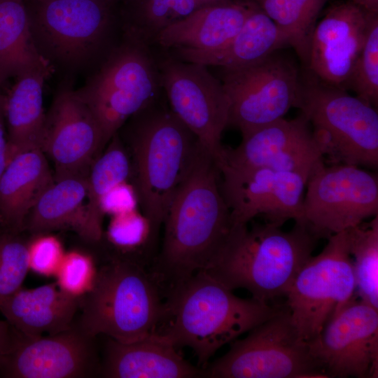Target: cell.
<instances>
[{
    "mask_svg": "<svg viewBox=\"0 0 378 378\" xmlns=\"http://www.w3.org/2000/svg\"><path fill=\"white\" fill-rule=\"evenodd\" d=\"M220 171L200 144L167 211L161 250L150 272L166 295L215 257L232 226Z\"/></svg>",
    "mask_w": 378,
    "mask_h": 378,
    "instance_id": "obj_1",
    "label": "cell"
},
{
    "mask_svg": "<svg viewBox=\"0 0 378 378\" xmlns=\"http://www.w3.org/2000/svg\"><path fill=\"white\" fill-rule=\"evenodd\" d=\"M281 307L241 298L200 271L166 295L155 333L176 348L188 347L204 369L214 354L276 314Z\"/></svg>",
    "mask_w": 378,
    "mask_h": 378,
    "instance_id": "obj_2",
    "label": "cell"
},
{
    "mask_svg": "<svg viewBox=\"0 0 378 378\" xmlns=\"http://www.w3.org/2000/svg\"><path fill=\"white\" fill-rule=\"evenodd\" d=\"M317 239L295 223L283 231L270 223L232 225L220 248L203 270L229 289L247 290L262 302L286 296L312 256Z\"/></svg>",
    "mask_w": 378,
    "mask_h": 378,
    "instance_id": "obj_3",
    "label": "cell"
},
{
    "mask_svg": "<svg viewBox=\"0 0 378 378\" xmlns=\"http://www.w3.org/2000/svg\"><path fill=\"white\" fill-rule=\"evenodd\" d=\"M155 103L134 115L130 127L136 189L154 239L200 146L171 109Z\"/></svg>",
    "mask_w": 378,
    "mask_h": 378,
    "instance_id": "obj_4",
    "label": "cell"
},
{
    "mask_svg": "<svg viewBox=\"0 0 378 378\" xmlns=\"http://www.w3.org/2000/svg\"><path fill=\"white\" fill-rule=\"evenodd\" d=\"M163 291L150 272L115 258L99 268L91 291L81 299L74 324L87 335L128 343L155 332L164 314Z\"/></svg>",
    "mask_w": 378,
    "mask_h": 378,
    "instance_id": "obj_5",
    "label": "cell"
},
{
    "mask_svg": "<svg viewBox=\"0 0 378 378\" xmlns=\"http://www.w3.org/2000/svg\"><path fill=\"white\" fill-rule=\"evenodd\" d=\"M303 70L294 107L300 108L313 126V136L323 156L332 164L377 168V110L347 90L327 85Z\"/></svg>",
    "mask_w": 378,
    "mask_h": 378,
    "instance_id": "obj_6",
    "label": "cell"
},
{
    "mask_svg": "<svg viewBox=\"0 0 378 378\" xmlns=\"http://www.w3.org/2000/svg\"><path fill=\"white\" fill-rule=\"evenodd\" d=\"M31 33L54 67L81 70L106 48L115 19L110 0L26 1Z\"/></svg>",
    "mask_w": 378,
    "mask_h": 378,
    "instance_id": "obj_7",
    "label": "cell"
},
{
    "mask_svg": "<svg viewBox=\"0 0 378 378\" xmlns=\"http://www.w3.org/2000/svg\"><path fill=\"white\" fill-rule=\"evenodd\" d=\"M160 87L148 47L124 39L74 93L99 125L105 146L128 118L155 102Z\"/></svg>",
    "mask_w": 378,
    "mask_h": 378,
    "instance_id": "obj_8",
    "label": "cell"
},
{
    "mask_svg": "<svg viewBox=\"0 0 378 378\" xmlns=\"http://www.w3.org/2000/svg\"><path fill=\"white\" fill-rule=\"evenodd\" d=\"M209 378H325L282 307L203 369Z\"/></svg>",
    "mask_w": 378,
    "mask_h": 378,
    "instance_id": "obj_9",
    "label": "cell"
},
{
    "mask_svg": "<svg viewBox=\"0 0 378 378\" xmlns=\"http://www.w3.org/2000/svg\"><path fill=\"white\" fill-rule=\"evenodd\" d=\"M327 239L321 252L300 270L286 296L292 322L306 342L319 335L356 290L348 229Z\"/></svg>",
    "mask_w": 378,
    "mask_h": 378,
    "instance_id": "obj_10",
    "label": "cell"
},
{
    "mask_svg": "<svg viewBox=\"0 0 378 378\" xmlns=\"http://www.w3.org/2000/svg\"><path fill=\"white\" fill-rule=\"evenodd\" d=\"M301 220L317 239L356 227L378 215L377 176L358 166L325 164L309 178Z\"/></svg>",
    "mask_w": 378,
    "mask_h": 378,
    "instance_id": "obj_11",
    "label": "cell"
},
{
    "mask_svg": "<svg viewBox=\"0 0 378 378\" xmlns=\"http://www.w3.org/2000/svg\"><path fill=\"white\" fill-rule=\"evenodd\" d=\"M300 72L275 52L251 66L223 70V85L230 100L229 123L245 134L284 118L294 106Z\"/></svg>",
    "mask_w": 378,
    "mask_h": 378,
    "instance_id": "obj_12",
    "label": "cell"
},
{
    "mask_svg": "<svg viewBox=\"0 0 378 378\" xmlns=\"http://www.w3.org/2000/svg\"><path fill=\"white\" fill-rule=\"evenodd\" d=\"M172 111L195 134L218 165L230 100L222 82L202 64L167 57L158 64Z\"/></svg>",
    "mask_w": 378,
    "mask_h": 378,
    "instance_id": "obj_13",
    "label": "cell"
},
{
    "mask_svg": "<svg viewBox=\"0 0 378 378\" xmlns=\"http://www.w3.org/2000/svg\"><path fill=\"white\" fill-rule=\"evenodd\" d=\"M307 344L326 377L377 378L378 310L353 298Z\"/></svg>",
    "mask_w": 378,
    "mask_h": 378,
    "instance_id": "obj_14",
    "label": "cell"
},
{
    "mask_svg": "<svg viewBox=\"0 0 378 378\" xmlns=\"http://www.w3.org/2000/svg\"><path fill=\"white\" fill-rule=\"evenodd\" d=\"M219 171L232 225L247 224L257 216L280 227L288 220H301L304 175L267 167Z\"/></svg>",
    "mask_w": 378,
    "mask_h": 378,
    "instance_id": "obj_15",
    "label": "cell"
},
{
    "mask_svg": "<svg viewBox=\"0 0 378 378\" xmlns=\"http://www.w3.org/2000/svg\"><path fill=\"white\" fill-rule=\"evenodd\" d=\"M96 337L76 325L43 336L20 332L12 349L0 357V374L10 378H87L99 375Z\"/></svg>",
    "mask_w": 378,
    "mask_h": 378,
    "instance_id": "obj_16",
    "label": "cell"
},
{
    "mask_svg": "<svg viewBox=\"0 0 378 378\" xmlns=\"http://www.w3.org/2000/svg\"><path fill=\"white\" fill-rule=\"evenodd\" d=\"M310 123L301 114L280 118L242 135L235 148H225L218 169L267 167L309 176L324 164Z\"/></svg>",
    "mask_w": 378,
    "mask_h": 378,
    "instance_id": "obj_17",
    "label": "cell"
},
{
    "mask_svg": "<svg viewBox=\"0 0 378 378\" xmlns=\"http://www.w3.org/2000/svg\"><path fill=\"white\" fill-rule=\"evenodd\" d=\"M104 146L97 121L74 90L64 85L46 114L41 148L55 164L54 179L88 176Z\"/></svg>",
    "mask_w": 378,
    "mask_h": 378,
    "instance_id": "obj_18",
    "label": "cell"
},
{
    "mask_svg": "<svg viewBox=\"0 0 378 378\" xmlns=\"http://www.w3.org/2000/svg\"><path fill=\"white\" fill-rule=\"evenodd\" d=\"M373 14L378 13L367 12L349 0L331 6L314 27L304 69L321 82L347 90Z\"/></svg>",
    "mask_w": 378,
    "mask_h": 378,
    "instance_id": "obj_19",
    "label": "cell"
},
{
    "mask_svg": "<svg viewBox=\"0 0 378 378\" xmlns=\"http://www.w3.org/2000/svg\"><path fill=\"white\" fill-rule=\"evenodd\" d=\"M99 376L106 378H195L203 370L156 333L122 343L106 337Z\"/></svg>",
    "mask_w": 378,
    "mask_h": 378,
    "instance_id": "obj_20",
    "label": "cell"
},
{
    "mask_svg": "<svg viewBox=\"0 0 378 378\" xmlns=\"http://www.w3.org/2000/svg\"><path fill=\"white\" fill-rule=\"evenodd\" d=\"M81 299L62 291L55 282L34 288L22 286L0 302L6 321L27 336L54 335L70 328Z\"/></svg>",
    "mask_w": 378,
    "mask_h": 378,
    "instance_id": "obj_21",
    "label": "cell"
},
{
    "mask_svg": "<svg viewBox=\"0 0 378 378\" xmlns=\"http://www.w3.org/2000/svg\"><path fill=\"white\" fill-rule=\"evenodd\" d=\"M254 4L251 0H232L200 7L162 31L154 43L175 49H220L239 32Z\"/></svg>",
    "mask_w": 378,
    "mask_h": 378,
    "instance_id": "obj_22",
    "label": "cell"
},
{
    "mask_svg": "<svg viewBox=\"0 0 378 378\" xmlns=\"http://www.w3.org/2000/svg\"><path fill=\"white\" fill-rule=\"evenodd\" d=\"M286 46H290L287 36L255 4L241 29L225 46L214 50H175L182 61L233 70L256 64Z\"/></svg>",
    "mask_w": 378,
    "mask_h": 378,
    "instance_id": "obj_23",
    "label": "cell"
},
{
    "mask_svg": "<svg viewBox=\"0 0 378 378\" xmlns=\"http://www.w3.org/2000/svg\"><path fill=\"white\" fill-rule=\"evenodd\" d=\"M54 181L45 153L33 149L15 156L0 177V225L18 233L31 209Z\"/></svg>",
    "mask_w": 378,
    "mask_h": 378,
    "instance_id": "obj_24",
    "label": "cell"
},
{
    "mask_svg": "<svg viewBox=\"0 0 378 378\" xmlns=\"http://www.w3.org/2000/svg\"><path fill=\"white\" fill-rule=\"evenodd\" d=\"M48 77L40 72L22 75L4 94L8 163L21 153L41 148L46 120L43 88Z\"/></svg>",
    "mask_w": 378,
    "mask_h": 378,
    "instance_id": "obj_25",
    "label": "cell"
},
{
    "mask_svg": "<svg viewBox=\"0 0 378 378\" xmlns=\"http://www.w3.org/2000/svg\"><path fill=\"white\" fill-rule=\"evenodd\" d=\"M86 197L87 176L54 179L31 209L24 227L34 234L69 228L96 242L87 216Z\"/></svg>",
    "mask_w": 378,
    "mask_h": 378,
    "instance_id": "obj_26",
    "label": "cell"
},
{
    "mask_svg": "<svg viewBox=\"0 0 378 378\" xmlns=\"http://www.w3.org/2000/svg\"><path fill=\"white\" fill-rule=\"evenodd\" d=\"M55 69L38 52L24 0H0V90L8 80Z\"/></svg>",
    "mask_w": 378,
    "mask_h": 378,
    "instance_id": "obj_27",
    "label": "cell"
},
{
    "mask_svg": "<svg viewBox=\"0 0 378 378\" xmlns=\"http://www.w3.org/2000/svg\"><path fill=\"white\" fill-rule=\"evenodd\" d=\"M200 7L197 0H125L123 38L149 48L162 31Z\"/></svg>",
    "mask_w": 378,
    "mask_h": 378,
    "instance_id": "obj_28",
    "label": "cell"
},
{
    "mask_svg": "<svg viewBox=\"0 0 378 378\" xmlns=\"http://www.w3.org/2000/svg\"><path fill=\"white\" fill-rule=\"evenodd\" d=\"M251 1L287 36L305 68L317 18L328 0Z\"/></svg>",
    "mask_w": 378,
    "mask_h": 378,
    "instance_id": "obj_29",
    "label": "cell"
},
{
    "mask_svg": "<svg viewBox=\"0 0 378 378\" xmlns=\"http://www.w3.org/2000/svg\"><path fill=\"white\" fill-rule=\"evenodd\" d=\"M107 150L91 165L87 176V216L99 241L102 236V218L99 209L102 197L115 185L127 181L130 172L128 157L115 134Z\"/></svg>",
    "mask_w": 378,
    "mask_h": 378,
    "instance_id": "obj_30",
    "label": "cell"
},
{
    "mask_svg": "<svg viewBox=\"0 0 378 378\" xmlns=\"http://www.w3.org/2000/svg\"><path fill=\"white\" fill-rule=\"evenodd\" d=\"M348 231L356 291L360 300L378 310V215Z\"/></svg>",
    "mask_w": 378,
    "mask_h": 378,
    "instance_id": "obj_31",
    "label": "cell"
},
{
    "mask_svg": "<svg viewBox=\"0 0 378 378\" xmlns=\"http://www.w3.org/2000/svg\"><path fill=\"white\" fill-rule=\"evenodd\" d=\"M373 107L378 104V14L371 17L361 52L351 74L347 90Z\"/></svg>",
    "mask_w": 378,
    "mask_h": 378,
    "instance_id": "obj_32",
    "label": "cell"
},
{
    "mask_svg": "<svg viewBox=\"0 0 378 378\" xmlns=\"http://www.w3.org/2000/svg\"><path fill=\"white\" fill-rule=\"evenodd\" d=\"M17 234L0 231V302L22 287L29 270L27 244Z\"/></svg>",
    "mask_w": 378,
    "mask_h": 378,
    "instance_id": "obj_33",
    "label": "cell"
},
{
    "mask_svg": "<svg viewBox=\"0 0 378 378\" xmlns=\"http://www.w3.org/2000/svg\"><path fill=\"white\" fill-rule=\"evenodd\" d=\"M99 268L88 253L74 250L66 252L55 275L56 284L68 295L82 299L94 286Z\"/></svg>",
    "mask_w": 378,
    "mask_h": 378,
    "instance_id": "obj_34",
    "label": "cell"
},
{
    "mask_svg": "<svg viewBox=\"0 0 378 378\" xmlns=\"http://www.w3.org/2000/svg\"><path fill=\"white\" fill-rule=\"evenodd\" d=\"M108 240L124 250H134L154 239L149 220L137 209L112 216L106 230Z\"/></svg>",
    "mask_w": 378,
    "mask_h": 378,
    "instance_id": "obj_35",
    "label": "cell"
},
{
    "mask_svg": "<svg viewBox=\"0 0 378 378\" xmlns=\"http://www.w3.org/2000/svg\"><path fill=\"white\" fill-rule=\"evenodd\" d=\"M36 234L27 243L29 270L42 276H55L64 256L65 251L61 241L52 234Z\"/></svg>",
    "mask_w": 378,
    "mask_h": 378,
    "instance_id": "obj_36",
    "label": "cell"
},
{
    "mask_svg": "<svg viewBox=\"0 0 378 378\" xmlns=\"http://www.w3.org/2000/svg\"><path fill=\"white\" fill-rule=\"evenodd\" d=\"M139 197L136 188L127 181L108 190L99 201L102 214L115 216L137 209Z\"/></svg>",
    "mask_w": 378,
    "mask_h": 378,
    "instance_id": "obj_37",
    "label": "cell"
},
{
    "mask_svg": "<svg viewBox=\"0 0 378 378\" xmlns=\"http://www.w3.org/2000/svg\"><path fill=\"white\" fill-rule=\"evenodd\" d=\"M19 334L7 321L0 320V357L10 351Z\"/></svg>",
    "mask_w": 378,
    "mask_h": 378,
    "instance_id": "obj_38",
    "label": "cell"
},
{
    "mask_svg": "<svg viewBox=\"0 0 378 378\" xmlns=\"http://www.w3.org/2000/svg\"><path fill=\"white\" fill-rule=\"evenodd\" d=\"M4 94L0 90V177L7 164V138L4 118Z\"/></svg>",
    "mask_w": 378,
    "mask_h": 378,
    "instance_id": "obj_39",
    "label": "cell"
},
{
    "mask_svg": "<svg viewBox=\"0 0 378 378\" xmlns=\"http://www.w3.org/2000/svg\"><path fill=\"white\" fill-rule=\"evenodd\" d=\"M367 12L378 13V0H349Z\"/></svg>",
    "mask_w": 378,
    "mask_h": 378,
    "instance_id": "obj_40",
    "label": "cell"
},
{
    "mask_svg": "<svg viewBox=\"0 0 378 378\" xmlns=\"http://www.w3.org/2000/svg\"><path fill=\"white\" fill-rule=\"evenodd\" d=\"M232 0H197L201 6H214L224 4L230 2Z\"/></svg>",
    "mask_w": 378,
    "mask_h": 378,
    "instance_id": "obj_41",
    "label": "cell"
},
{
    "mask_svg": "<svg viewBox=\"0 0 378 378\" xmlns=\"http://www.w3.org/2000/svg\"><path fill=\"white\" fill-rule=\"evenodd\" d=\"M24 1H46V0H24Z\"/></svg>",
    "mask_w": 378,
    "mask_h": 378,
    "instance_id": "obj_42",
    "label": "cell"
},
{
    "mask_svg": "<svg viewBox=\"0 0 378 378\" xmlns=\"http://www.w3.org/2000/svg\"><path fill=\"white\" fill-rule=\"evenodd\" d=\"M111 1H112L113 3L116 1V0H110Z\"/></svg>",
    "mask_w": 378,
    "mask_h": 378,
    "instance_id": "obj_43",
    "label": "cell"
}]
</instances>
